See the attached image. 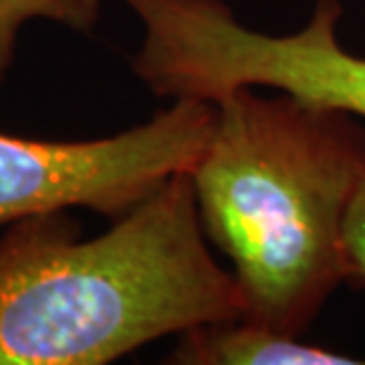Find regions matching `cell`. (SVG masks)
Here are the masks:
<instances>
[{"instance_id": "cell-5", "label": "cell", "mask_w": 365, "mask_h": 365, "mask_svg": "<svg viewBox=\"0 0 365 365\" xmlns=\"http://www.w3.org/2000/svg\"><path fill=\"white\" fill-rule=\"evenodd\" d=\"M171 363L182 365H351L346 354L297 341L294 334L268 330L237 318L211 323L180 334Z\"/></svg>"}, {"instance_id": "cell-4", "label": "cell", "mask_w": 365, "mask_h": 365, "mask_svg": "<svg viewBox=\"0 0 365 365\" xmlns=\"http://www.w3.org/2000/svg\"><path fill=\"white\" fill-rule=\"evenodd\" d=\"M216 105L173 100L143 126L83 143L0 133V225L69 207L119 218L171 176L192 171L214 130Z\"/></svg>"}, {"instance_id": "cell-3", "label": "cell", "mask_w": 365, "mask_h": 365, "mask_svg": "<svg viewBox=\"0 0 365 365\" xmlns=\"http://www.w3.org/2000/svg\"><path fill=\"white\" fill-rule=\"evenodd\" d=\"M121 3L145 29L133 71L159 98L214 102L237 88H271L365 119V55L339 46V0H316L309 24L284 36L247 29L221 0Z\"/></svg>"}, {"instance_id": "cell-1", "label": "cell", "mask_w": 365, "mask_h": 365, "mask_svg": "<svg viewBox=\"0 0 365 365\" xmlns=\"http://www.w3.org/2000/svg\"><path fill=\"white\" fill-rule=\"evenodd\" d=\"M57 214L14 221L0 240V365H102L247 316L235 273L207 247L190 171L100 237L74 240Z\"/></svg>"}, {"instance_id": "cell-6", "label": "cell", "mask_w": 365, "mask_h": 365, "mask_svg": "<svg viewBox=\"0 0 365 365\" xmlns=\"http://www.w3.org/2000/svg\"><path fill=\"white\" fill-rule=\"evenodd\" d=\"M98 14L100 0H0V83L5 81L26 21L46 19L74 31H91Z\"/></svg>"}, {"instance_id": "cell-2", "label": "cell", "mask_w": 365, "mask_h": 365, "mask_svg": "<svg viewBox=\"0 0 365 365\" xmlns=\"http://www.w3.org/2000/svg\"><path fill=\"white\" fill-rule=\"evenodd\" d=\"M190 171L202 228L235 266L247 316L299 337L349 280L344 221L365 130L344 112L237 88L214 100Z\"/></svg>"}, {"instance_id": "cell-7", "label": "cell", "mask_w": 365, "mask_h": 365, "mask_svg": "<svg viewBox=\"0 0 365 365\" xmlns=\"http://www.w3.org/2000/svg\"><path fill=\"white\" fill-rule=\"evenodd\" d=\"M344 250L349 264V282L365 284V164L346 209Z\"/></svg>"}]
</instances>
